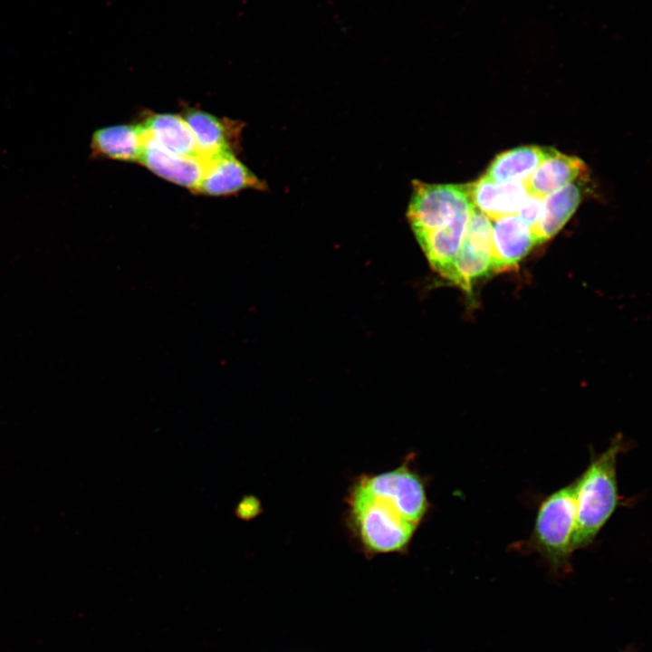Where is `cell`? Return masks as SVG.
<instances>
[{
    "instance_id": "cell-1",
    "label": "cell",
    "mask_w": 652,
    "mask_h": 652,
    "mask_svg": "<svg viewBox=\"0 0 652 652\" xmlns=\"http://www.w3.org/2000/svg\"><path fill=\"white\" fill-rule=\"evenodd\" d=\"M625 442L615 438L592 458L575 481L574 551L590 545L613 515L619 503L617 460Z\"/></svg>"
},
{
    "instance_id": "cell-2",
    "label": "cell",
    "mask_w": 652,
    "mask_h": 652,
    "mask_svg": "<svg viewBox=\"0 0 652 652\" xmlns=\"http://www.w3.org/2000/svg\"><path fill=\"white\" fill-rule=\"evenodd\" d=\"M346 503L349 528L367 555L400 553L408 549L418 526L391 500L351 485Z\"/></svg>"
},
{
    "instance_id": "cell-3",
    "label": "cell",
    "mask_w": 652,
    "mask_h": 652,
    "mask_svg": "<svg viewBox=\"0 0 652 652\" xmlns=\"http://www.w3.org/2000/svg\"><path fill=\"white\" fill-rule=\"evenodd\" d=\"M575 515V481L549 494L539 505L530 545L553 571L564 572L570 567Z\"/></svg>"
},
{
    "instance_id": "cell-4",
    "label": "cell",
    "mask_w": 652,
    "mask_h": 652,
    "mask_svg": "<svg viewBox=\"0 0 652 652\" xmlns=\"http://www.w3.org/2000/svg\"><path fill=\"white\" fill-rule=\"evenodd\" d=\"M473 207L467 185L415 180L407 216L418 242L445 228L462 212Z\"/></svg>"
},
{
    "instance_id": "cell-5",
    "label": "cell",
    "mask_w": 652,
    "mask_h": 652,
    "mask_svg": "<svg viewBox=\"0 0 652 652\" xmlns=\"http://www.w3.org/2000/svg\"><path fill=\"white\" fill-rule=\"evenodd\" d=\"M352 484L367 493L394 500L406 517L418 527L428 513L425 481L408 459L392 470L361 475Z\"/></svg>"
},
{
    "instance_id": "cell-6",
    "label": "cell",
    "mask_w": 652,
    "mask_h": 652,
    "mask_svg": "<svg viewBox=\"0 0 652 652\" xmlns=\"http://www.w3.org/2000/svg\"><path fill=\"white\" fill-rule=\"evenodd\" d=\"M492 221L474 207L454 263L451 282L466 292L473 283L494 271Z\"/></svg>"
},
{
    "instance_id": "cell-7",
    "label": "cell",
    "mask_w": 652,
    "mask_h": 652,
    "mask_svg": "<svg viewBox=\"0 0 652 652\" xmlns=\"http://www.w3.org/2000/svg\"><path fill=\"white\" fill-rule=\"evenodd\" d=\"M262 182L233 152H223L207 159L204 176L194 193L228 196L247 188L263 189Z\"/></svg>"
},
{
    "instance_id": "cell-8",
    "label": "cell",
    "mask_w": 652,
    "mask_h": 652,
    "mask_svg": "<svg viewBox=\"0 0 652 652\" xmlns=\"http://www.w3.org/2000/svg\"><path fill=\"white\" fill-rule=\"evenodd\" d=\"M538 244L540 242L532 229L518 215L493 220L494 271L514 267Z\"/></svg>"
},
{
    "instance_id": "cell-9",
    "label": "cell",
    "mask_w": 652,
    "mask_h": 652,
    "mask_svg": "<svg viewBox=\"0 0 652 652\" xmlns=\"http://www.w3.org/2000/svg\"><path fill=\"white\" fill-rule=\"evenodd\" d=\"M139 162L155 175L194 192L204 176L207 160L172 153L146 137Z\"/></svg>"
},
{
    "instance_id": "cell-10",
    "label": "cell",
    "mask_w": 652,
    "mask_h": 652,
    "mask_svg": "<svg viewBox=\"0 0 652 652\" xmlns=\"http://www.w3.org/2000/svg\"><path fill=\"white\" fill-rule=\"evenodd\" d=\"M467 187L474 207L491 221L517 215L529 196L524 182H496L484 175Z\"/></svg>"
},
{
    "instance_id": "cell-11",
    "label": "cell",
    "mask_w": 652,
    "mask_h": 652,
    "mask_svg": "<svg viewBox=\"0 0 652 652\" xmlns=\"http://www.w3.org/2000/svg\"><path fill=\"white\" fill-rule=\"evenodd\" d=\"M146 135L141 124H119L96 129L91 139L94 158L139 162Z\"/></svg>"
},
{
    "instance_id": "cell-12",
    "label": "cell",
    "mask_w": 652,
    "mask_h": 652,
    "mask_svg": "<svg viewBox=\"0 0 652 652\" xmlns=\"http://www.w3.org/2000/svg\"><path fill=\"white\" fill-rule=\"evenodd\" d=\"M586 170V165L580 158L552 149L524 184L529 194L544 198L576 180Z\"/></svg>"
},
{
    "instance_id": "cell-13",
    "label": "cell",
    "mask_w": 652,
    "mask_h": 652,
    "mask_svg": "<svg viewBox=\"0 0 652 652\" xmlns=\"http://www.w3.org/2000/svg\"><path fill=\"white\" fill-rule=\"evenodd\" d=\"M141 125L146 137L162 149L180 156L201 158L194 135L183 116L152 114Z\"/></svg>"
},
{
    "instance_id": "cell-14",
    "label": "cell",
    "mask_w": 652,
    "mask_h": 652,
    "mask_svg": "<svg viewBox=\"0 0 652 652\" xmlns=\"http://www.w3.org/2000/svg\"><path fill=\"white\" fill-rule=\"evenodd\" d=\"M183 118L189 126L202 158H210L232 151V122H225L208 112L189 109L186 110Z\"/></svg>"
},
{
    "instance_id": "cell-15",
    "label": "cell",
    "mask_w": 652,
    "mask_h": 652,
    "mask_svg": "<svg viewBox=\"0 0 652 652\" xmlns=\"http://www.w3.org/2000/svg\"><path fill=\"white\" fill-rule=\"evenodd\" d=\"M582 194L583 183L578 177L543 198L542 216L533 230L540 244L552 237L566 224L577 209Z\"/></svg>"
},
{
    "instance_id": "cell-16",
    "label": "cell",
    "mask_w": 652,
    "mask_h": 652,
    "mask_svg": "<svg viewBox=\"0 0 652 652\" xmlns=\"http://www.w3.org/2000/svg\"><path fill=\"white\" fill-rule=\"evenodd\" d=\"M551 149L523 146L504 151L494 158L484 176L496 182H524Z\"/></svg>"
},
{
    "instance_id": "cell-17",
    "label": "cell",
    "mask_w": 652,
    "mask_h": 652,
    "mask_svg": "<svg viewBox=\"0 0 652 652\" xmlns=\"http://www.w3.org/2000/svg\"><path fill=\"white\" fill-rule=\"evenodd\" d=\"M543 207V198L529 194L517 215L532 229L538 225ZM534 233V232H533Z\"/></svg>"
},
{
    "instance_id": "cell-18",
    "label": "cell",
    "mask_w": 652,
    "mask_h": 652,
    "mask_svg": "<svg viewBox=\"0 0 652 652\" xmlns=\"http://www.w3.org/2000/svg\"><path fill=\"white\" fill-rule=\"evenodd\" d=\"M622 652H633V651H632L630 648H628V649H626V650H624V651H622Z\"/></svg>"
}]
</instances>
